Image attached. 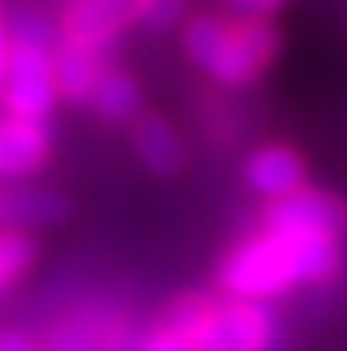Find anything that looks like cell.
<instances>
[{"label": "cell", "instance_id": "6da1fadb", "mask_svg": "<svg viewBox=\"0 0 347 351\" xmlns=\"http://www.w3.org/2000/svg\"><path fill=\"white\" fill-rule=\"evenodd\" d=\"M344 274V238L312 231H266L237 238L213 266V291L277 305L298 287H326Z\"/></svg>", "mask_w": 347, "mask_h": 351}, {"label": "cell", "instance_id": "7a4b0ae2", "mask_svg": "<svg viewBox=\"0 0 347 351\" xmlns=\"http://www.w3.org/2000/svg\"><path fill=\"white\" fill-rule=\"evenodd\" d=\"M177 32L188 64L223 93L259 86L283 53V32L273 18H231L220 8H202Z\"/></svg>", "mask_w": 347, "mask_h": 351}, {"label": "cell", "instance_id": "3957f363", "mask_svg": "<svg viewBox=\"0 0 347 351\" xmlns=\"http://www.w3.org/2000/svg\"><path fill=\"white\" fill-rule=\"evenodd\" d=\"M185 330L195 351H277L283 348V323L277 305L227 298L209 291H181L156 313Z\"/></svg>", "mask_w": 347, "mask_h": 351}, {"label": "cell", "instance_id": "277c9868", "mask_svg": "<svg viewBox=\"0 0 347 351\" xmlns=\"http://www.w3.org/2000/svg\"><path fill=\"white\" fill-rule=\"evenodd\" d=\"M53 47H57V22L36 8H22L11 14V57L0 110L22 121L50 125L60 107L57 71H53Z\"/></svg>", "mask_w": 347, "mask_h": 351}, {"label": "cell", "instance_id": "5b68a950", "mask_svg": "<svg viewBox=\"0 0 347 351\" xmlns=\"http://www.w3.org/2000/svg\"><path fill=\"white\" fill-rule=\"evenodd\" d=\"M131 29H138L135 0H68L57 18V43L110 60Z\"/></svg>", "mask_w": 347, "mask_h": 351}, {"label": "cell", "instance_id": "8992f818", "mask_svg": "<svg viewBox=\"0 0 347 351\" xmlns=\"http://www.w3.org/2000/svg\"><path fill=\"white\" fill-rule=\"evenodd\" d=\"M259 227H266V231H312V234L347 238V202L330 189L301 184L298 192L262 202Z\"/></svg>", "mask_w": 347, "mask_h": 351}, {"label": "cell", "instance_id": "52a82bcc", "mask_svg": "<svg viewBox=\"0 0 347 351\" xmlns=\"http://www.w3.org/2000/svg\"><path fill=\"white\" fill-rule=\"evenodd\" d=\"M131 316L107 305L78 308L53 323L47 337H39V351H131Z\"/></svg>", "mask_w": 347, "mask_h": 351}, {"label": "cell", "instance_id": "ba28073f", "mask_svg": "<svg viewBox=\"0 0 347 351\" xmlns=\"http://www.w3.org/2000/svg\"><path fill=\"white\" fill-rule=\"evenodd\" d=\"M237 178L255 199L270 202L287 192H298L301 184H309V160L291 142H277V138L259 142V146L244 153Z\"/></svg>", "mask_w": 347, "mask_h": 351}, {"label": "cell", "instance_id": "9c48e42d", "mask_svg": "<svg viewBox=\"0 0 347 351\" xmlns=\"http://www.w3.org/2000/svg\"><path fill=\"white\" fill-rule=\"evenodd\" d=\"M128 132H131V149H135L138 163L153 178L170 181L188 167V142L167 114L142 110L128 125Z\"/></svg>", "mask_w": 347, "mask_h": 351}, {"label": "cell", "instance_id": "30bf717a", "mask_svg": "<svg viewBox=\"0 0 347 351\" xmlns=\"http://www.w3.org/2000/svg\"><path fill=\"white\" fill-rule=\"evenodd\" d=\"M53 156L50 125L22 121L0 110V181H29Z\"/></svg>", "mask_w": 347, "mask_h": 351}, {"label": "cell", "instance_id": "8fae6325", "mask_svg": "<svg viewBox=\"0 0 347 351\" xmlns=\"http://www.w3.org/2000/svg\"><path fill=\"white\" fill-rule=\"evenodd\" d=\"M71 199L57 189L43 184H14L8 181L0 189V227H18V231H43L71 220Z\"/></svg>", "mask_w": 347, "mask_h": 351}, {"label": "cell", "instance_id": "7c38bea8", "mask_svg": "<svg viewBox=\"0 0 347 351\" xmlns=\"http://www.w3.org/2000/svg\"><path fill=\"white\" fill-rule=\"evenodd\" d=\"M86 107L96 117L110 121V125H131V121L146 110V93H142V86L135 82V75H128L120 64L110 60L103 68V75H99Z\"/></svg>", "mask_w": 347, "mask_h": 351}, {"label": "cell", "instance_id": "4fadbf2b", "mask_svg": "<svg viewBox=\"0 0 347 351\" xmlns=\"http://www.w3.org/2000/svg\"><path fill=\"white\" fill-rule=\"evenodd\" d=\"M107 64H110V60H103V57H92L86 50L57 43L53 47V71H57L60 103H68V107H86Z\"/></svg>", "mask_w": 347, "mask_h": 351}, {"label": "cell", "instance_id": "5bb4252c", "mask_svg": "<svg viewBox=\"0 0 347 351\" xmlns=\"http://www.w3.org/2000/svg\"><path fill=\"white\" fill-rule=\"evenodd\" d=\"M39 263V234L18 231V227H0V298L14 291Z\"/></svg>", "mask_w": 347, "mask_h": 351}, {"label": "cell", "instance_id": "9a60e30c", "mask_svg": "<svg viewBox=\"0 0 347 351\" xmlns=\"http://www.w3.org/2000/svg\"><path fill=\"white\" fill-rule=\"evenodd\" d=\"M192 14V0H135V22L146 32H174Z\"/></svg>", "mask_w": 347, "mask_h": 351}, {"label": "cell", "instance_id": "2e32d148", "mask_svg": "<svg viewBox=\"0 0 347 351\" xmlns=\"http://www.w3.org/2000/svg\"><path fill=\"white\" fill-rule=\"evenodd\" d=\"M131 351H195V344L185 337V330H177L167 319H153L142 334H135Z\"/></svg>", "mask_w": 347, "mask_h": 351}, {"label": "cell", "instance_id": "e0dca14e", "mask_svg": "<svg viewBox=\"0 0 347 351\" xmlns=\"http://www.w3.org/2000/svg\"><path fill=\"white\" fill-rule=\"evenodd\" d=\"M291 0H216V8L231 18H277Z\"/></svg>", "mask_w": 347, "mask_h": 351}, {"label": "cell", "instance_id": "ac0fdd59", "mask_svg": "<svg viewBox=\"0 0 347 351\" xmlns=\"http://www.w3.org/2000/svg\"><path fill=\"white\" fill-rule=\"evenodd\" d=\"M0 351H39V337L22 326H0Z\"/></svg>", "mask_w": 347, "mask_h": 351}, {"label": "cell", "instance_id": "d6986e66", "mask_svg": "<svg viewBox=\"0 0 347 351\" xmlns=\"http://www.w3.org/2000/svg\"><path fill=\"white\" fill-rule=\"evenodd\" d=\"M8 57H11V14L0 0V96H4V78H8Z\"/></svg>", "mask_w": 347, "mask_h": 351}, {"label": "cell", "instance_id": "ffe728a7", "mask_svg": "<svg viewBox=\"0 0 347 351\" xmlns=\"http://www.w3.org/2000/svg\"><path fill=\"white\" fill-rule=\"evenodd\" d=\"M277 351H283V348H277Z\"/></svg>", "mask_w": 347, "mask_h": 351}]
</instances>
